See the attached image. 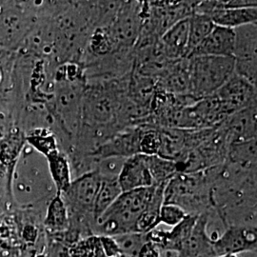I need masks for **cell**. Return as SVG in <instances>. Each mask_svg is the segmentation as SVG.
I'll use <instances>...</instances> for the list:
<instances>
[{
  "label": "cell",
  "mask_w": 257,
  "mask_h": 257,
  "mask_svg": "<svg viewBox=\"0 0 257 257\" xmlns=\"http://www.w3.org/2000/svg\"><path fill=\"white\" fill-rule=\"evenodd\" d=\"M155 187H151L121 193L95 222V235L113 237L138 232V219L150 202Z\"/></svg>",
  "instance_id": "obj_1"
},
{
  "label": "cell",
  "mask_w": 257,
  "mask_h": 257,
  "mask_svg": "<svg viewBox=\"0 0 257 257\" xmlns=\"http://www.w3.org/2000/svg\"><path fill=\"white\" fill-rule=\"evenodd\" d=\"M190 95L199 100L217 92L234 74V59L226 56L189 57Z\"/></svg>",
  "instance_id": "obj_2"
},
{
  "label": "cell",
  "mask_w": 257,
  "mask_h": 257,
  "mask_svg": "<svg viewBox=\"0 0 257 257\" xmlns=\"http://www.w3.org/2000/svg\"><path fill=\"white\" fill-rule=\"evenodd\" d=\"M102 175L98 170L79 175L72 181L69 189L61 193L69 212L70 224L86 225L93 230V207L101 185Z\"/></svg>",
  "instance_id": "obj_3"
},
{
  "label": "cell",
  "mask_w": 257,
  "mask_h": 257,
  "mask_svg": "<svg viewBox=\"0 0 257 257\" xmlns=\"http://www.w3.org/2000/svg\"><path fill=\"white\" fill-rule=\"evenodd\" d=\"M214 95L220 102L223 110L228 116L252 105H256V87L235 74Z\"/></svg>",
  "instance_id": "obj_4"
},
{
  "label": "cell",
  "mask_w": 257,
  "mask_h": 257,
  "mask_svg": "<svg viewBox=\"0 0 257 257\" xmlns=\"http://www.w3.org/2000/svg\"><path fill=\"white\" fill-rule=\"evenodd\" d=\"M256 228L228 226L218 238L212 242L214 256L238 255L256 249Z\"/></svg>",
  "instance_id": "obj_5"
},
{
  "label": "cell",
  "mask_w": 257,
  "mask_h": 257,
  "mask_svg": "<svg viewBox=\"0 0 257 257\" xmlns=\"http://www.w3.org/2000/svg\"><path fill=\"white\" fill-rule=\"evenodd\" d=\"M117 181L122 193L154 187L149 156L137 155L125 159Z\"/></svg>",
  "instance_id": "obj_6"
},
{
  "label": "cell",
  "mask_w": 257,
  "mask_h": 257,
  "mask_svg": "<svg viewBox=\"0 0 257 257\" xmlns=\"http://www.w3.org/2000/svg\"><path fill=\"white\" fill-rule=\"evenodd\" d=\"M256 105H252L221 123L229 145L256 138Z\"/></svg>",
  "instance_id": "obj_7"
},
{
  "label": "cell",
  "mask_w": 257,
  "mask_h": 257,
  "mask_svg": "<svg viewBox=\"0 0 257 257\" xmlns=\"http://www.w3.org/2000/svg\"><path fill=\"white\" fill-rule=\"evenodd\" d=\"M234 30L214 26L211 34L197 47L190 57L195 55L233 57Z\"/></svg>",
  "instance_id": "obj_8"
},
{
  "label": "cell",
  "mask_w": 257,
  "mask_h": 257,
  "mask_svg": "<svg viewBox=\"0 0 257 257\" xmlns=\"http://www.w3.org/2000/svg\"><path fill=\"white\" fill-rule=\"evenodd\" d=\"M208 212L198 215L190 236L185 241L179 254L182 257H215L212 242L207 232Z\"/></svg>",
  "instance_id": "obj_9"
},
{
  "label": "cell",
  "mask_w": 257,
  "mask_h": 257,
  "mask_svg": "<svg viewBox=\"0 0 257 257\" xmlns=\"http://www.w3.org/2000/svg\"><path fill=\"white\" fill-rule=\"evenodd\" d=\"M189 43V18L182 19L167 30L159 39V45L170 60L186 58Z\"/></svg>",
  "instance_id": "obj_10"
},
{
  "label": "cell",
  "mask_w": 257,
  "mask_h": 257,
  "mask_svg": "<svg viewBox=\"0 0 257 257\" xmlns=\"http://www.w3.org/2000/svg\"><path fill=\"white\" fill-rule=\"evenodd\" d=\"M233 59L235 62H257V25L249 24L234 29Z\"/></svg>",
  "instance_id": "obj_11"
},
{
  "label": "cell",
  "mask_w": 257,
  "mask_h": 257,
  "mask_svg": "<svg viewBox=\"0 0 257 257\" xmlns=\"http://www.w3.org/2000/svg\"><path fill=\"white\" fill-rule=\"evenodd\" d=\"M209 18L216 26L234 30L256 23L257 8L217 10L212 12Z\"/></svg>",
  "instance_id": "obj_12"
},
{
  "label": "cell",
  "mask_w": 257,
  "mask_h": 257,
  "mask_svg": "<svg viewBox=\"0 0 257 257\" xmlns=\"http://www.w3.org/2000/svg\"><path fill=\"white\" fill-rule=\"evenodd\" d=\"M46 158L57 193H65L73 181L69 156L59 150Z\"/></svg>",
  "instance_id": "obj_13"
},
{
  "label": "cell",
  "mask_w": 257,
  "mask_h": 257,
  "mask_svg": "<svg viewBox=\"0 0 257 257\" xmlns=\"http://www.w3.org/2000/svg\"><path fill=\"white\" fill-rule=\"evenodd\" d=\"M122 193L117 177L102 176L101 185L97 193L94 207H93V220L95 222L101 217L110 205L114 202Z\"/></svg>",
  "instance_id": "obj_14"
},
{
  "label": "cell",
  "mask_w": 257,
  "mask_h": 257,
  "mask_svg": "<svg viewBox=\"0 0 257 257\" xmlns=\"http://www.w3.org/2000/svg\"><path fill=\"white\" fill-rule=\"evenodd\" d=\"M215 25L211 19L201 14H195L189 18V43L186 58H189L203 41L211 34Z\"/></svg>",
  "instance_id": "obj_15"
},
{
  "label": "cell",
  "mask_w": 257,
  "mask_h": 257,
  "mask_svg": "<svg viewBox=\"0 0 257 257\" xmlns=\"http://www.w3.org/2000/svg\"><path fill=\"white\" fill-rule=\"evenodd\" d=\"M45 226L48 230L54 233L64 232L70 228L69 212L60 193H57L49 204Z\"/></svg>",
  "instance_id": "obj_16"
},
{
  "label": "cell",
  "mask_w": 257,
  "mask_h": 257,
  "mask_svg": "<svg viewBox=\"0 0 257 257\" xmlns=\"http://www.w3.org/2000/svg\"><path fill=\"white\" fill-rule=\"evenodd\" d=\"M26 142L46 157L59 151L58 141L50 128H34L29 135H26Z\"/></svg>",
  "instance_id": "obj_17"
},
{
  "label": "cell",
  "mask_w": 257,
  "mask_h": 257,
  "mask_svg": "<svg viewBox=\"0 0 257 257\" xmlns=\"http://www.w3.org/2000/svg\"><path fill=\"white\" fill-rule=\"evenodd\" d=\"M160 149V128L152 125H142V131L139 138V155L158 156Z\"/></svg>",
  "instance_id": "obj_18"
},
{
  "label": "cell",
  "mask_w": 257,
  "mask_h": 257,
  "mask_svg": "<svg viewBox=\"0 0 257 257\" xmlns=\"http://www.w3.org/2000/svg\"><path fill=\"white\" fill-rule=\"evenodd\" d=\"M71 257H108L105 253L98 235H90L76 242L69 249Z\"/></svg>",
  "instance_id": "obj_19"
},
{
  "label": "cell",
  "mask_w": 257,
  "mask_h": 257,
  "mask_svg": "<svg viewBox=\"0 0 257 257\" xmlns=\"http://www.w3.org/2000/svg\"><path fill=\"white\" fill-rule=\"evenodd\" d=\"M118 245L120 252L128 257H136L139 250L148 242L147 233L133 232L113 236Z\"/></svg>",
  "instance_id": "obj_20"
},
{
  "label": "cell",
  "mask_w": 257,
  "mask_h": 257,
  "mask_svg": "<svg viewBox=\"0 0 257 257\" xmlns=\"http://www.w3.org/2000/svg\"><path fill=\"white\" fill-rule=\"evenodd\" d=\"M187 215L186 211L175 204H163L159 212V224L174 228Z\"/></svg>",
  "instance_id": "obj_21"
},
{
  "label": "cell",
  "mask_w": 257,
  "mask_h": 257,
  "mask_svg": "<svg viewBox=\"0 0 257 257\" xmlns=\"http://www.w3.org/2000/svg\"><path fill=\"white\" fill-rule=\"evenodd\" d=\"M102 247L108 257H116L120 254L119 248L115 240L111 236H99Z\"/></svg>",
  "instance_id": "obj_22"
},
{
  "label": "cell",
  "mask_w": 257,
  "mask_h": 257,
  "mask_svg": "<svg viewBox=\"0 0 257 257\" xmlns=\"http://www.w3.org/2000/svg\"><path fill=\"white\" fill-rule=\"evenodd\" d=\"M51 257H71L69 254V249L65 248L64 247H60L57 246L55 247L53 252H52V256Z\"/></svg>",
  "instance_id": "obj_23"
},
{
  "label": "cell",
  "mask_w": 257,
  "mask_h": 257,
  "mask_svg": "<svg viewBox=\"0 0 257 257\" xmlns=\"http://www.w3.org/2000/svg\"><path fill=\"white\" fill-rule=\"evenodd\" d=\"M217 257H238V255H231V254H227V255H222V256Z\"/></svg>",
  "instance_id": "obj_24"
},
{
  "label": "cell",
  "mask_w": 257,
  "mask_h": 257,
  "mask_svg": "<svg viewBox=\"0 0 257 257\" xmlns=\"http://www.w3.org/2000/svg\"><path fill=\"white\" fill-rule=\"evenodd\" d=\"M116 257H128V256H127V255H125V254H122V253H120V254H118V255H117V256Z\"/></svg>",
  "instance_id": "obj_25"
}]
</instances>
